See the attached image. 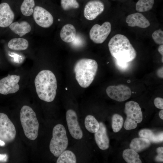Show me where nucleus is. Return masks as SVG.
I'll list each match as a JSON object with an SVG mask.
<instances>
[{
	"label": "nucleus",
	"mask_w": 163,
	"mask_h": 163,
	"mask_svg": "<svg viewBox=\"0 0 163 163\" xmlns=\"http://www.w3.org/2000/svg\"><path fill=\"white\" fill-rule=\"evenodd\" d=\"M36 91L41 100L51 102L54 99L57 88L56 77L51 71L48 70L41 71L34 80Z\"/></svg>",
	"instance_id": "obj_1"
},
{
	"label": "nucleus",
	"mask_w": 163,
	"mask_h": 163,
	"mask_svg": "<svg viewBox=\"0 0 163 163\" xmlns=\"http://www.w3.org/2000/svg\"><path fill=\"white\" fill-rule=\"evenodd\" d=\"M108 46L111 56L118 61L128 62L133 60L136 56L135 50L124 35H115L110 40Z\"/></svg>",
	"instance_id": "obj_2"
},
{
	"label": "nucleus",
	"mask_w": 163,
	"mask_h": 163,
	"mask_svg": "<svg viewBox=\"0 0 163 163\" xmlns=\"http://www.w3.org/2000/svg\"><path fill=\"white\" fill-rule=\"evenodd\" d=\"M97 69V63L94 59L83 58L77 61L74 71L76 79L80 86L86 88L90 86L94 80Z\"/></svg>",
	"instance_id": "obj_3"
},
{
	"label": "nucleus",
	"mask_w": 163,
	"mask_h": 163,
	"mask_svg": "<svg viewBox=\"0 0 163 163\" xmlns=\"http://www.w3.org/2000/svg\"><path fill=\"white\" fill-rule=\"evenodd\" d=\"M20 118L25 136L31 140H35L38 136L39 128L35 113L29 106L24 105L21 110Z\"/></svg>",
	"instance_id": "obj_4"
},
{
	"label": "nucleus",
	"mask_w": 163,
	"mask_h": 163,
	"mask_svg": "<svg viewBox=\"0 0 163 163\" xmlns=\"http://www.w3.org/2000/svg\"><path fill=\"white\" fill-rule=\"evenodd\" d=\"M52 138L49 145L50 150L56 157H58L67 149L68 140L66 129L62 124H58L54 127Z\"/></svg>",
	"instance_id": "obj_5"
},
{
	"label": "nucleus",
	"mask_w": 163,
	"mask_h": 163,
	"mask_svg": "<svg viewBox=\"0 0 163 163\" xmlns=\"http://www.w3.org/2000/svg\"><path fill=\"white\" fill-rule=\"evenodd\" d=\"M126 115L124 127L127 130L135 129L137 124L140 123L142 120V114L141 108L136 102L130 101L125 104L124 110Z\"/></svg>",
	"instance_id": "obj_6"
},
{
	"label": "nucleus",
	"mask_w": 163,
	"mask_h": 163,
	"mask_svg": "<svg viewBox=\"0 0 163 163\" xmlns=\"http://www.w3.org/2000/svg\"><path fill=\"white\" fill-rule=\"evenodd\" d=\"M16 131L13 123L5 113H0V139L7 142L15 139Z\"/></svg>",
	"instance_id": "obj_7"
},
{
	"label": "nucleus",
	"mask_w": 163,
	"mask_h": 163,
	"mask_svg": "<svg viewBox=\"0 0 163 163\" xmlns=\"http://www.w3.org/2000/svg\"><path fill=\"white\" fill-rule=\"evenodd\" d=\"M111 31V25L109 22H105L101 25L95 24L90 31V38L96 43H102L106 40Z\"/></svg>",
	"instance_id": "obj_8"
},
{
	"label": "nucleus",
	"mask_w": 163,
	"mask_h": 163,
	"mask_svg": "<svg viewBox=\"0 0 163 163\" xmlns=\"http://www.w3.org/2000/svg\"><path fill=\"white\" fill-rule=\"evenodd\" d=\"M106 92L110 98L119 102L127 100L130 97L131 94L130 88L122 84L109 86L106 88Z\"/></svg>",
	"instance_id": "obj_9"
},
{
	"label": "nucleus",
	"mask_w": 163,
	"mask_h": 163,
	"mask_svg": "<svg viewBox=\"0 0 163 163\" xmlns=\"http://www.w3.org/2000/svg\"><path fill=\"white\" fill-rule=\"evenodd\" d=\"M20 76L16 75H8L0 80V94L7 95L18 91L20 88L18 83Z\"/></svg>",
	"instance_id": "obj_10"
},
{
	"label": "nucleus",
	"mask_w": 163,
	"mask_h": 163,
	"mask_svg": "<svg viewBox=\"0 0 163 163\" xmlns=\"http://www.w3.org/2000/svg\"><path fill=\"white\" fill-rule=\"evenodd\" d=\"M66 118L68 129L72 136L76 139H82L83 132L75 112L72 109L68 110L66 112Z\"/></svg>",
	"instance_id": "obj_11"
},
{
	"label": "nucleus",
	"mask_w": 163,
	"mask_h": 163,
	"mask_svg": "<svg viewBox=\"0 0 163 163\" xmlns=\"http://www.w3.org/2000/svg\"><path fill=\"white\" fill-rule=\"evenodd\" d=\"M33 17L36 23L43 28H48L53 22V18L51 14L43 7L39 6L34 7Z\"/></svg>",
	"instance_id": "obj_12"
},
{
	"label": "nucleus",
	"mask_w": 163,
	"mask_h": 163,
	"mask_svg": "<svg viewBox=\"0 0 163 163\" xmlns=\"http://www.w3.org/2000/svg\"><path fill=\"white\" fill-rule=\"evenodd\" d=\"M104 5L101 1L98 0L90 1L85 6L84 17L88 20H93L104 11Z\"/></svg>",
	"instance_id": "obj_13"
},
{
	"label": "nucleus",
	"mask_w": 163,
	"mask_h": 163,
	"mask_svg": "<svg viewBox=\"0 0 163 163\" xmlns=\"http://www.w3.org/2000/svg\"><path fill=\"white\" fill-rule=\"evenodd\" d=\"M14 16V12L8 3L0 4V27L9 26L13 23Z\"/></svg>",
	"instance_id": "obj_14"
},
{
	"label": "nucleus",
	"mask_w": 163,
	"mask_h": 163,
	"mask_svg": "<svg viewBox=\"0 0 163 163\" xmlns=\"http://www.w3.org/2000/svg\"><path fill=\"white\" fill-rule=\"evenodd\" d=\"M94 138L98 147L102 150L107 149L109 146V140L106 127L102 122L99 123V128L94 133Z\"/></svg>",
	"instance_id": "obj_15"
},
{
	"label": "nucleus",
	"mask_w": 163,
	"mask_h": 163,
	"mask_svg": "<svg viewBox=\"0 0 163 163\" xmlns=\"http://www.w3.org/2000/svg\"><path fill=\"white\" fill-rule=\"evenodd\" d=\"M128 26L146 28L150 25L149 20L141 13H135L128 15L126 19Z\"/></svg>",
	"instance_id": "obj_16"
},
{
	"label": "nucleus",
	"mask_w": 163,
	"mask_h": 163,
	"mask_svg": "<svg viewBox=\"0 0 163 163\" xmlns=\"http://www.w3.org/2000/svg\"><path fill=\"white\" fill-rule=\"evenodd\" d=\"M9 28L12 32L20 37L30 32L31 29L30 24L25 21L13 22L9 26Z\"/></svg>",
	"instance_id": "obj_17"
},
{
	"label": "nucleus",
	"mask_w": 163,
	"mask_h": 163,
	"mask_svg": "<svg viewBox=\"0 0 163 163\" xmlns=\"http://www.w3.org/2000/svg\"><path fill=\"white\" fill-rule=\"evenodd\" d=\"M76 30L72 24H68L64 25L60 32V37L63 41L66 43L72 42L75 39Z\"/></svg>",
	"instance_id": "obj_18"
},
{
	"label": "nucleus",
	"mask_w": 163,
	"mask_h": 163,
	"mask_svg": "<svg viewBox=\"0 0 163 163\" xmlns=\"http://www.w3.org/2000/svg\"><path fill=\"white\" fill-rule=\"evenodd\" d=\"M150 142L148 139L141 137L133 139L130 144V148L136 152H141L148 148Z\"/></svg>",
	"instance_id": "obj_19"
},
{
	"label": "nucleus",
	"mask_w": 163,
	"mask_h": 163,
	"mask_svg": "<svg viewBox=\"0 0 163 163\" xmlns=\"http://www.w3.org/2000/svg\"><path fill=\"white\" fill-rule=\"evenodd\" d=\"M163 133L155 134L151 130L148 129H143L140 130L139 135L140 137L146 139L150 142L154 143H158L163 141Z\"/></svg>",
	"instance_id": "obj_20"
},
{
	"label": "nucleus",
	"mask_w": 163,
	"mask_h": 163,
	"mask_svg": "<svg viewBox=\"0 0 163 163\" xmlns=\"http://www.w3.org/2000/svg\"><path fill=\"white\" fill-rule=\"evenodd\" d=\"M29 43L27 40L22 38H13L8 43V46L10 49L17 51L24 50L28 47Z\"/></svg>",
	"instance_id": "obj_21"
},
{
	"label": "nucleus",
	"mask_w": 163,
	"mask_h": 163,
	"mask_svg": "<svg viewBox=\"0 0 163 163\" xmlns=\"http://www.w3.org/2000/svg\"><path fill=\"white\" fill-rule=\"evenodd\" d=\"M123 157L128 163H142L138 153L130 149H126L124 150L123 153Z\"/></svg>",
	"instance_id": "obj_22"
},
{
	"label": "nucleus",
	"mask_w": 163,
	"mask_h": 163,
	"mask_svg": "<svg viewBox=\"0 0 163 163\" xmlns=\"http://www.w3.org/2000/svg\"><path fill=\"white\" fill-rule=\"evenodd\" d=\"M85 125L87 130L90 133H94L99 128V123L92 115H88L85 120Z\"/></svg>",
	"instance_id": "obj_23"
},
{
	"label": "nucleus",
	"mask_w": 163,
	"mask_h": 163,
	"mask_svg": "<svg viewBox=\"0 0 163 163\" xmlns=\"http://www.w3.org/2000/svg\"><path fill=\"white\" fill-rule=\"evenodd\" d=\"M35 6L34 0H24L21 6V11L25 16H30L33 14Z\"/></svg>",
	"instance_id": "obj_24"
},
{
	"label": "nucleus",
	"mask_w": 163,
	"mask_h": 163,
	"mask_svg": "<svg viewBox=\"0 0 163 163\" xmlns=\"http://www.w3.org/2000/svg\"><path fill=\"white\" fill-rule=\"evenodd\" d=\"M57 163H76V159L75 155L71 151L65 150L58 157Z\"/></svg>",
	"instance_id": "obj_25"
},
{
	"label": "nucleus",
	"mask_w": 163,
	"mask_h": 163,
	"mask_svg": "<svg viewBox=\"0 0 163 163\" xmlns=\"http://www.w3.org/2000/svg\"><path fill=\"white\" fill-rule=\"evenodd\" d=\"M154 2V0H139L136 5V10L139 12L149 11L152 8Z\"/></svg>",
	"instance_id": "obj_26"
},
{
	"label": "nucleus",
	"mask_w": 163,
	"mask_h": 163,
	"mask_svg": "<svg viewBox=\"0 0 163 163\" xmlns=\"http://www.w3.org/2000/svg\"><path fill=\"white\" fill-rule=\"evenodd\" d=\"M123 123V117L118 114H115L112 117V128L115 133L119 132L122 128Z\"/></svg>",
	"instance_id": "obj_27"
},
{
	"label": "nucleus",
	"mask_w": 163,
	"mask_h": 163,
	"mask_svg": "<svg viewBox=\"0 0 163 163\" xmlns=\"http://www.w3.org/2000/svg\"><path fill=\"white\" fill-rule=\"evenodd\" d=\"M61 4L62 8L64 10L72 8H77L79 7L78 2L76 0H61Z\"/></svg>",
	"instance_id": "obj_28"
},
{
	"label": "nucleus",
	"mask_w": 163,
	"mask_h": 163,
	"mask_svg": "<svg viewBox=\"0 0 163 163\" xmlns=\"http://www.w3.org/2000/svg\"><path fill=\"white\" fill-rule=\"evenodd\" d=\"M152 37L157 44L161 45L163 43V31L159 29L155 31L152 34Z\"/></svg>",
	"instance_id": "obj_29"
},
{
	"label": "nucleus",
	"mask_w": 163,
	"mask_h": 163,
	"mask_svg": "<svg viewBox=\"0 0 163 163\" xmlns=\"http://www.w3.org/2000/svg\"><path fill=\"white\" fill-rule=\"evenodd\" d=\"M157 152L158 155L155 158V160L156 161L163 162V147H160L158 148Z\"/></svg>",
	"instance_id": "obj_30"
},
{
	"label": "nucleus",
	"mask_w": 163,
	"mask_h": 163,
	"mask_svg": "<svg viewBox=\"0 0 163 163\" xmlns=\"http://www.w3.org/2000/svg\"><path fill=\"white\" fill-rule=\"evenodd\" d=\"M154 104L156 107L158 109H163V99L160 97L155 98L154 100Z\"/></svg>",
	"instance_id": "obj_31"
},
{
	"label": "nucleus",
	"mask_w": 163,
	"mask_h": 163,
	"mask_svg": "<svg viewBox=\"0 0 163 163\" xmlns=\"http://www.w3.org/2000/svg\"><path fill=\"white\" fill-rule=\"evenodd\" d=\"M127 63L116 60V63L117 66L118 68L121 69H125L127 68L128 66Z\"/></svg>",
	"instance_id": "obj_32"
},
{
	"label": "nucleus",
	"mask_w": 163,
	"mask_h": 163,
	"mask_svg": "<svg viewBox=\"0 0 163 163\" xmlns=\"http://www.w3.org/2000/svg\"><path fill=\"white\" fill-rule=\"evenodd\" d=\"M163 66H162L158 69L156 72L157 75L159 77L162 78H163Z\"/></svg>",
	"instance_id": "obj_33"
},
{
	"label": "nucleus",
	"mask_w": 163,
	"mask_h": 163,
	"mask_svg": "<svg viewBox=\"0 0 163 163\" xmlns=\"http://www.w3.org/2000/svg\"><path fill=\"white\" fill-rule=\"evenodd\" d=\"M8 159L7 155L6 154H0V161H6Z\"/></svg>",
	"instance_id": "obj_34"
},
{
	"label": "nucleus",
	"mask_w": 163,
	"mask_h": 163,
	"mask_svg": "<svg viewBox=\"0 0 163 163\" xmlns=\"http://www.w3.org/2000/svg\"><path fill=\"white\" fill-rule=\"evenodd\" d=\"M158 51L159 53L163 56V44L160 45L158 47Z\"/></svg>",
	"instance_id": "obj_35"
},
{
	"label": "nucleus",
	"mask_w": 163,
	"mask_h": 163,
	"mask_svg": "<svg viewBox=\"0 0 163 163\" xmlns=\"http://www.w3.org/2000/svg\"><path fill=\"white\" fill-rule=\"evenodd\" d=\"M159 115L160 118L162 120H163V109H162V110H160V111L159 112Z\"/></svg>",
	"instance_id": "obj_36"
},
{
	"label": "nucleus",
	"mask_w": 163,
	"mask_h": 163,
	"mask_svg": "<svg viewBox=\"0 0 163 163\" xmlns=\"http://www.w3.org/2000/svg\"><path fill=\"white\" fill-rule=\"evenodd\" d=\"M5 145V143L4 142V141L0 139V146H4Z\"/></svg>",
	"instance_id": "obj_37"
}]
</instances>
